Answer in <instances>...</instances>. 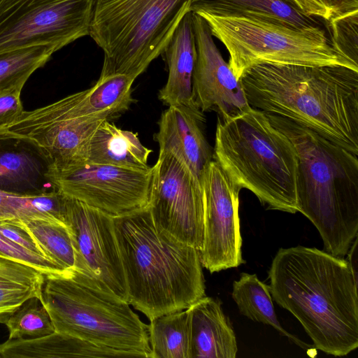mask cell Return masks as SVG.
I'll use <instances>...</instances> for the list:
<instances>
[{"mask_svg":"<svg viewBox=\"0 0 358 358\" xmlns=\"http://www.w3.org/2000/svg\"><path fill=\"white\" fill-rule=\"evenodd\" d=\"M192 0H95L90 36L103 52L100 77L136 79L161 55Z\"/></svg>","mask_w":358,"mask_h":358,"instance_id":"52a82bcc","label":"cell"},{"mask_svg":"<svg viewBox=\"0 0 358 358\" xmlns=\"http://www.w3.org/2000/svg\"><path fill=\"white\" fill-rule=\"evenodd\" d=\"M57 51L50 45H37L0 53V91L24 87L31 75Z\"/></svg>","mask_w":358,"mask_h":358,"instance_id":"83f0119b","label":"cell"},{"mask_svg":"<svg viewBox=\"0 0 358 358\" xmlns=\"http://www.w3.org/2000/svg\"><path fill=\"white\" fill-rule=\"evenodd\" d=\"M9 333L8 339L37 338L50 334L55 328L49 313L36 297L27 300L4 324Z\"/></svg>","mask_w":358,"mask_h":358,"instance_id":"f1b7e54d","label":"cell"},{"mask_svg":"<svg viewBox=\"0 0 358 358\" xmlns=\"http://www.w3.org/2000/svg\"><path fill=\"white\" fill-rule=\"evenodd\" d=\"M31 219L65 223V195L57 190L34 196L15 195L0 191V220Z\"/></svg>","mask_w":358,"mask_h":358,"instance_id":"484cf974","label":"cell"},{"mask_svg":"<svg viewBox=\"0 0 358 358\" xmlns=\"http://www.w3.org/2000/svg\"><path fill=\"white\" fill-rule=\"evenodd\" d=\"M113 219L129 305L151 320L205 296L200 251L159 229L148 206Z\"/></svg>","mask_w":358,"mask_h":358,"instance_id":"3957f363","label":"cell"},{"mask_svg":"<svg viewBox=\"0 0 358 358\" xmlns=\"http://www.w3.org/2000/svg\"><path fill=\"white\" fill-rule=\"evenodd\" d=\"M56 190L115 217L148 206L152 166L132 169L87 161L50 168Z\"/></svg>","mask_w":358,"mask_h":358,"instance_id":"30bf717a","label":"cell"},{"mask_svg":"<svg viewBox=\"0 0 358 358\" xmlns=\"http://www.w3.org/2000/svg\"><path fill=\"white\" fill-rule=\"evenodd\" d=\"M0 355L1 358L131 357L127 353L55 331L37 338L8 339L0 345Z\"/></svg>","mask_w":358,"mask_h":358,"instance_id":"ffe728a7","label":"cell"},{"mask_svg":"<svg viewBox=\"0 0 358 358\" xmlns=\"http://www.w3.org/2000/svg\"><path fill=\"white\" fill-rule=\"evenodd\" d=\"M302 14L311 17H320L326 21L334 14L333 0H289Z\"/></svg>","mask_w":358,"mask_h":358,"instance_id":"836d02e7","label":"cell"},{"mask_svg":"<svg viewBox=\"0 0 358 358\" xmlns=\"http://www.w3.org/2000/svg\"><path fill=\"white\" fill-rule=\"evenodd\" d=\"M152 150L144 146L138 134L117 127L105 120L90 141L86 161L132 169H147Z\"/></svg>","mask_w":358,"mask_h":358,"instance_id":"7402d4cb","label":"cell"},{"mask_svg":"<svg viewBox=\"0 0 358 358\" xmlns=\"http://www.w3.org/2000/svg\"><path fill=\"white\" fill-rule=\"evenodd\" d=\"M51 159L33 140L0 129V191L21 196L55 191L48 173Z\"/></svg>","mask_w":358,"mask_h":358,"instance_id":"2e32d148","label":"cell"},{"mask_svg":"<svg viewBox=\"0 0 358 358\" xmlns=\"http://www.w3.org/2000/svg\"><path fill=\"white\" fill-rule=\"evenodd\" d=\"M197 15L225 46L228 64L238 80L259 64L343 66L358 71L357 65L333 48L320 26L296 28L255 17Z\"/></svg>","mask_w":358,"mask_h":358,"instance_id":"ba28073f","label":"cell"},{"mask_svg":"<svg viewBox=\"0 0 358 358\" xmlns=\"http://www.w3.org/2000/svg\"><path fill=\"white\" fill-rule=\"evenodd\" d=\"M147 206L159 229L202 250L204 211L201 182L170 154L159 152L152 166Z\"/></svg>","mask_w":358,"mask_h":358,"instance_id":"8fae6325","label":"cell"},{"mask_svg":"<svg viewBox=\"0 0 358 358\" xmlns=\"http://www.w3.org/2000/svg\"><path fill=\"white\" fill-rule=\"evenodd\" d=\"M148 326L151 358H191L187 309L157 316Z\"/></svg>","mask_w":358,"mask_h":358,"instance_id":"d4e9b609","label":"cell"},{"mask_svg":"<svg viewBox=\"0 0 358 358\" xmlns=\"http://www.w3.org/2000/svg\"><path fill=\"white\" fill-rule=\"evenodd\" d=\"M162 55L165 57L169 74L166 83L159 92V99L168 106L200 109L192 90L196 48L191 11L184 15Z\"/></svg>","mask_w":358,"mask_h":358,"instance_id":"ac0fdd59","label":"cell"},{"mask_svg":"<svg viewBox=\"0 0 358 358\" xmlns=\"http://www.w3.org/2000/svg\"><path fill=\"white\" fill-rule=\"evenodd\" d=\"M268 278L272 299L299 321L316 349L341 357L357 348V282L346 259L315 248H280Z\"/></svg>","mask_w":358,"mask_h":358,"instance_id":"6da1fadb","label":"cell"},{"mask_svg":"<svg viewBox=\"0 0 358 358\" xmlns=\"http://www.w3.org/2000/svg\"><path fill=\"white\" fill-rule=\"evenodd\" d=\"M45 275L38 269L0 257V323L27 300L36 297L41 301Z\"/></svg>","mask_w":358,"mask_h":358,"instance_id":"603a6c76","label":"cell"},{"mask_svg":"<svg viewBox=\"0 0 358 358\" xmlns=\"http://www.w3.org/2000/svg\"><path fill=\"white\" fill-rule=\"evenodd\" d=\"M22 86H16L0 91V129H8L21 115Z\"/></svg>","mask_w":358,"mask_h":358,"instance_id":"1f68e13d","label":"cell"},{"mask_svg":"<svg viewBox=\"0 0 358 358\" xmlns=\"http://www.w3.org/2000/svg\"><path fill=\"white\" fill-rule=\"evenodd\" d=\"M65 222L75 251L74 269L127 302L113 216L65 195Z\"/></svg>","mask_w":358,"mask_h":358,"instance_id":"7c38bea8","label":"cell"},{"mask_svg":"<svg viewBox=\"0 0 358 358\" xmlns=\"http://www.w3.org/2000/svg\"><path fill=\"white\" fill-rule=\"evenodd\" d=\"M334 14L333 17L358 10V0H333Z\"/></svg>","mask_w":358,"mask_h":358,"instance_id":"e575fe53","label":"cell"},{"mask_svg":"<svg viewBox=\"0 0 358 358\" xmlns=\"http://www.w3.org/2000/svg\"><path fill=\"white\" fill-rule=\"evenodd\" d=\"M266 114L296 150L299 212L319 231L324 251L344 258L358 234V155L306 127Z\"/></svg>","mask_w":358,"mask_h":358,"instance_id":"277c9868","label":"cell"},{"mask_svg":"<svg viewBox=\"0 0 358 358\" xmlns=\"http://www.w3.org/2000/svg\"><path fill=\"white\" fill-rule=\"evenodd\" d=\"M187 310L191 358L236 357V335L219 300L204 296Z\"/></svg>","mask_w":358,"mask_h":358,"instance_id":"d6986e66","label":"cell"},{"mask_svg":"<svg viewBox=\"0 0 358 358\" xmlns=\"http://www.w3.org/2000/svg\"><path fill=\"white\" fill-rule=\"evenodd\" d=\"M189 11L217 16L247 17L296 28L319 26L289 0H192Z\"/></svg>","mask_w":358,"mask_h":358,"instance_id":"44dd1931","label":"cell"},{"mask_svg":"<svg viewBox=\"0 0 358 358\" xmlns=\"http://www.w3.org/2000/svg\"><path fill=\"white\" fill-rule=\"evenodd\" d=\"M0 358H1V355H0Z\"/></svg>","mask_w":358,"mask_h":358,"instance_id":"8d00e7d4","label":"cell"},{"mask_svg":"<svg viewBox=\"0 0 358 358\" xmlns=\"http://www.w3.org/2000/svg\"><path fill=\"white\" fill-rule=\"evenodd\" d=\"M204 116L200 109L170 106L159 120L154 138L159 152L168 153L185 164L200 180L213 154L204 135Z\"/></svg>","mask_w":358,"mask_h":358,"instance_id":"e0dca14e","label":"cell"},{"mask_svg":"<svg viewBox=\"0 0 358 358\" xmlns=\"http://www.w3.org/2000/svg\"><path fill=\"white\" fill-rule=\"evenodd\" d=\"M103 120L69 118L48 104L24 110L7 129L33 140L49 156L50 168L62 169L86 161L90 141Z\"/></svg>","mask_w":358,"mask_h":358,"instance_id":"9a60e30c","label":"cell"},{"mask_svg":"<svg viewBox=\"0 0 358 358\" xmlns=\"http://www.w3.org/2000/svg\"><path fill=\"white\" fill-rule=\"evenodd\" d=\"M333 48L358 66V10L327 21Z\"/></svg>","mask_w":358,"mask_h":358,"instance_id":"f546056e","label":"cell"},{"mask_svg":"<svg viewBox=\"0 0 358 358\" xmlns=\"http://www.w3.org/2000/svg\"><path fill=\"white\" fill-rule=\"evenodd\" d=\"M201 185L204 211L202 266L214 273L245 264L238 215L241 188L213 159L206 168Z\"/></svg>","mask_w":358,"mask_h":358,"instance_id":"4fadbf2b","label":"cell"},{"mask_svg":"<svg viewBox=\"0 0 358 358\" xmlns=\"http://www.w3.org/2000/svg\"><path fill=\"white\" fill-rule=\"evenodd\" d=\"M31 235L44 255L64 271L74 269L75 251L66 224L51 220H13Z\"/></svg>","mask_w":358,"mask_h":358,"instance_id":"4316f807","label":"cell"},{"mask_svg":"<svg viewBox=\"0 0 358 358\" xmlns=\"http://www.w3.org/2000/svg\"><path fill=\"white\" fill-rule=\"evenodd\" d=\"M232 298L241 314L248 318L270 325L299 347L309 351L310 345L287 331L275 315L269 286L259 280L256 274L241 273L233 282Z\"/></svg>","mask_w":358,"mask_h":358,"instance_id":"cb8c5ba5","label":"cell"},{"mask_svg":"<svg viewBox=\"0 0 358 358\" xmlns=\"http://www.w3.org/2000/svg\"><path fill=\"white\" fill-rule=\"evenodd\" d=\"M358 238L357 236L354 240L352 243L348 253L347 257L348 259H346L349 264L351 271L352 273L353 277L355 280L357 282L358 278V273H357V258H358Z\"/></svg>","mask_w":358,"mask_h":358,"instance_id":"d590c367","label":"cell"},{"mask_svg":"<svg viewBox=\"0 0 358 358\" xmlns=\"http://www.w3.org/2000/svg\"><path fill=\"white\" fill-rule=\"evenodd\" d=\"M0 257L31 266L45 275L61 274L66 271L46 257L23 248L1 233Z\"/></svg>","mask_w":358,"mask_h":358,"instance_id":"4dcf8cb0","label":"cell"},{"mask_svg":"<svg viewBox=\"0 0 358 358\" xmlns=\"http://www.w3.org/2000/svg\"><path fill=\"white\" fill-rule=\"evenodd\" d=\"M192 22L196 48L192 90L196 104L203 113L217 111L224 121L248 111L251 106L241 82L222 57L209 25L194 13Z\"/></svg>","mask_w":358,"mask_h":358,"instance_id":"5bb4252c","label":"cell"},{"mask_svg":"<svg viewBox=\"0 0 358 358\" xmlns=\"http://www.w3.org/2000/svg\"><path fill=\"white\" fill-rule=\"evenodd\" d=\"M95 0H0V53L90 35Z\"/></svg>","mask_w":358,"mask_h":358,"instance_id":"9c48e42d","label":"cell"},{"mask_svg":"<svg viewBox=\"0 0 358 358\" xmlns=\"http://www.w3.org/2000/svg\"><path fill=\"white\" fill-rule=\"evenodd\" d=\"M0 233L23 248L46 257L29 232L15 221L0 220Z\"/></svg>","mask_w":358,"mask_h":358,"instance_id":"d6a6232c","label":"cell"},{"mask_svg":"<svg viewBox=\"0 0 358 358\" xmlns=\"http://www.w3.org/2000/svg\"><path fill=\"white\" fill-rule=\"evenodd\" d=\"M41 302L55 331L127 353L151 358L149 326L128 302L75 269L45 275Z\"/></svg>","mask_w":358,"mask_h":358,"instance_id":"8992f818","label":"cell"},{"mask_svg":"<svg viewBox=\"0 0 358 358\" xmlns=\"http://www.w3.org/2000/svg\"><path fill=\"white\" fill-rule=\"evenodd\" d=\"M218 120L213 160L268 209L299 212L298 157L289 139L264 112L252 107L230 120Z\"/></svg>","mask_w":358,"mask_h":358,"instance_id":"5b68a950","label":"cell"},{"mask_svg":"<svg viewBox=\"0 0 358 358\" xmlns=\"http://www.w3.org/2000/svg\"><path fill=\"white\" fill-rule=\"evenodd\" d=\"M239 80L251 107L306 127L358 155V71L259 64Z\"/></svg>","mask_w":358,"mask_h":358,"instance_id":"7a4b0ae2","label":"cell"}]
</instances>
